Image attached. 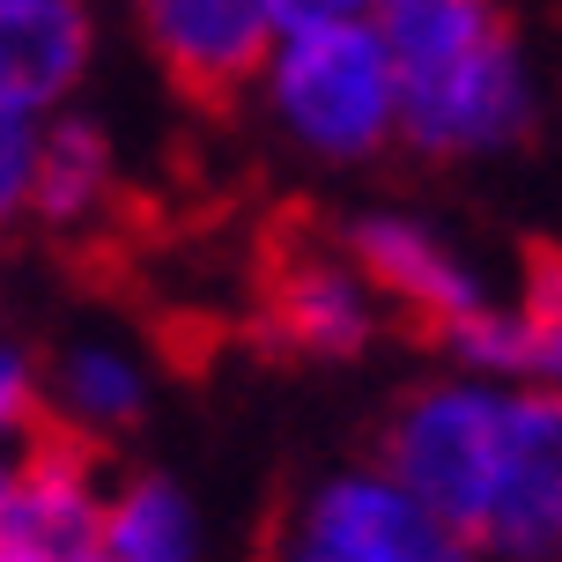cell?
Segmentation results:
<instances>
[{
    "label": "cell",
    "instance_id": "cell-1",
    "mask_svg": "<svg viewBox=\"0 0 562 562\" xmlns=\"http://www.w3.org/2000/svg\"><path fill=\"white\" fill-rule=\"evenodd\" d=\"M259 97L281 134L318 164H363L400 140V75L370 23L281 30L259 67Z\"/></svg>",
    "mask_w": 562,
    "mask_h": 562
},
{
    "label": "cell",
    "instance_id": "cell-2",
    "mask_svg": "<svg viewBox=\"0 0 562 562\" xmlns=\"http://www.w3.org/2000/svg\"><path fill=\"white\" fill-rule=\"evenodd\" d=\"M496 445H504V385L451 370L385 415L378 474L400 481L437 526L474 540L481 510H488V481H496Z\"/></svg>",
    "mask_w": 562,
    "mask_h": 562
},
{
    "label": "cell",
    "instance_id": "cell-3",
    "mask_svg": "<svg viewBox=\"0 0 562 562\" xmlns=\"http://www.w3.org/2000/svg\"><path fill=\"white\" fill-rule=\"evenodd\" d=\"M533 112H540V89L510 30L488 37L481 53L437 67V75L400 82V140L429 164L496 156V148L533 134Z\"/></svg>",
    "mask_w": 562,
    "mask_h": 562
},
{
    "label": "cell",
    "instance_id": "cell-4",
    "mask_svg": "<svg viewBox=\"0 0 562 562\" xmlns=\"http://www.w3.org/2000/svg\"><path fill=\"white\" fill-rule=\"evenodd\" d=\"M289 562H481L474 540L437 526L378 467H340L289 518Z\"/></svg>",
    "mask_w": 562,
    "mask_h": 562
},
{
    "label": "cell",
    "instance_id": "cell-5",
    "mask_svg": "<svg viewBox=\"0 0 562 562\" xmlns=\"http://www.w3.org/2000/svg\"><path fill=\"white\" fill-rule=\"evenodd\" d=\"M474 555L562 562V393L548 385H504V445Z\"/></svg>",
    "mask_w": 562,
    "mask_h": 562
},
{
    "label": "cell",
    "instance_id": "cell-6",
    "mask_svg": "<svg viewBox=\"0 0 562 562\" xmlns=\"http://www.w3.org/2000/svg\"><path fill=\"white\" fill-rule=\"evenodd\" d=\"M334 252L363 274V289L378 296V304L422 318L429 340L451 334L459 318H474L481 304H496L488 274H481V267L459 252L437 223H422V215H393V207L356 215V223L334 237Z\"/></svg>",
    "mask_w": 562,
    "mask_h": 562
},
{
    "label": "cell",
    "instance_id": "cell-7",
    "mask_svg": "<svg viewBox=\"0 0 562 562\" xmlns=\"http://www.w3.org/2000/svg\"><path fill=\"white\" fill-rule=\"evenodd\" d=\"M97 526H104L97 451L59 437V429L23 437V467H15L0 548L30 555V562H97Z\"/></svg>",
    "mask_w": 562,
    "mask_h": 562
},
{
    "label": "cell",
    "instance_id": "cell-8",
    "mask_svg": "<svg viewBox=\"0 0 562 562\" xmlns=\"http://www.w3.org/2000/svg\"><path fill=\"white\" fill-rule=\"evenodd\" d=\"M134 15L164 75L193 97H237L245 82H259L281 37L267 0H134Z\"/></svg>",
    "mask_w": 562,
    "mask_h": 562
},
{
    "label": "cell",
    "instance_id": "cell-9",
    "mask_svg": "<svg viewBox=\"0 0 562 562\" xmlns=\"http://www.w3.org/2000/svg\"><path fill=\"white\" fill-rule=\"evenodd\" d=\"M385 326V304L363 289V274L326 245V252H296L267 274V334L296 356L340 363V356H363Z\"/></svg>",
    "mask_w": 562,
    "mask_h": 562
},
{
    "label": "cell",
    "instance_id": "cell-10",
    "mask_svg": "<svg viewBox=\"0 0 562 562\" xmlns=\"http://www.w3.org/2000/svg\"><path fill=\"white\" fill-rule=\"evenodd\" d=\"M89 67V8L45 0V8H0V112L53 119Z\"/></svg>",
    "mask_w": 562,
    "mask_h": 562
},
{
    "label": "cell",
    "instance_id": "cell-11",
    "mask_svg": "<svg viewBox=\"0 0 562 562\" xmlns=\"http://www.w3.org/2000/svg\"><path fill=\"white\" fill-rule=\"evenodd\" d=\"M148 415V370L119 348V340H67L45 363V422L75 445H112Z\"/></svg>",
    "mask_w": 562,
    "mask_h": 562
},
{
    "label": "cell",
    "instance_id": "cell-12",
    "mask_svg": "<svg viewBox=\"0 0 562 562\" xmlns=\"http://www.w3.org/2000/svg\"><path fill=\"white\" fill-rule=\"evenodd\" d=\"M112 140L82 112L37 119V164H30V215L45 229H82L112 207Z\"/></svg>",
    "mask_w": 562,
    "mask_h": 562
},
{
    "label": "cell",
    "instance_id": "cell-13",
    "mask_svg": "<svg viewBox=\"0 0 562 562\" xmlns=\"http://www.w3.org/2000/svg\"><path fill=\"white\" fill-rule=\"evenodd\" d=\"M97 562H200V510L170 474H126L104 488Z\"/></svg>",
    "mask_w": 562,
    "mask_h": 562
},
{
    "label": "cell",
    "instance_id": "cell-14",
    "mask_svg": "<svg viewBox=\"0 0 562 562\" xmlns=\"http://www.w3.org/2000/svg\"><path fill=\"white\" fill-rule=\"evenodd\" d=\"M45 422V363L0 326V445H23Z\"/></svg>",
    "mask_w": 562,
    "mask_h": 562
},
{
    "label": "cell",
    "instance_id": "cell-15",
    "mask_svg": "<svg viewBox=\"0 0 562 562\" xmlns=\"http://www.w3.org/2000/svg\"><path fill=\"white\" fill-rule=\"evenodd\" d=\"M30 164H37V119L0 112V237L30 215Z\"/></svg>",
    "mask_w": 562,
    "mask_h": 562
},
{
    "label": "cell",
    "instance_id": "cell-16",
    "mask_svg": "<svg viewBox=\"0 0 562 562\" xmlns=\"http://www.w3.org/2000/svg\"><path fill=\"white\" fill-rule=\"evenodd\" d=\"M274 30H326V23H370L378 0H267Z\"/></svg>",
    "mask_w": 562,
    "mask_h": 562
},
{
    "label": "cell",
    "instance_id": "cell-17",
    "mask_svg": "<svg viewBox=\"0 0 562 562\" xmlns=\"http://www.w3.org/2000/svg\"><path fill=\"white\" fill-rule=\"evenodd\" d=\"M15 467H23V445H0V526H8V496H15Z\"/></svg>",
    "mask_w": 562,
    "mask_h": 562
},
{
    "label": "cell",
    "instance_id": "cell-18",
    "mask_svg": "<svg viewBox=\"0 0 562 562\" xmlns=\"http://www.w3.org/2000/svg\"><path fill=\"white\" fill-rule=\"evenodd\" d=\"M0 8H45V0H0Z\"/></svg>",
    "mask_w": 562,
    "mask_h": 562
},
{
    "label": "cell",
    "instance_id": "cell-19",
    "mask_svg": "<svg viewBox=\"0 0 562 562\" xmlns=\"http://www.w3.org/2000/svg\"><path fill=\"white\" fill-rule=\"evenodd\" d=\"M0 562H30V555H8V548H0Z\"/></svg>",
    "mask_w": 562,
    "mask_h": 562
},
{
    "label": "cell",
    "instance_id": "cell-20",
    "mask_svg": "<svg viewBox=\"0 0 562 562\" xmlns=\"http://www.w3.org/2000/svg\"><path fill=\"white\" fill-rule=\"evenodd\" d=\"M281 562H289V555H281Z\"/></svg>",
    "mask_w": 562,
    "mask_h": 562
}]
</instances>
